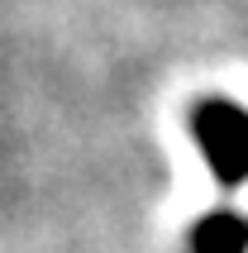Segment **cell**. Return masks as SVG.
<instances>
[{"label":"cell","instance_id":"obj_1","mask_svg":"<svg viewBox=\"0 0 248 253\" xmlns=\"http://www.w3.org/2000/svg\"><path fill=\"white\" fill-rule=\"evenodd\" d=\"M191 134L210 177L224 191L248 182V110L229 96H201L191 105Z\"/></svg>","mask_w":248,"mask_h":253},{"label":"cell","instance_id":"obj_2","mask_svg":"<svg viewBox=\"0 0 248 253\" xmlns=\"http://www.w3.org/2000/svg\"><path fill=\"white\" fill-rule=\"evenodd\" d=\"M191 253H248V215H239L234 206H215L191 225L186 234Z\"/></svg>","mask_w":248,"mask_h":253}]
</instances>
